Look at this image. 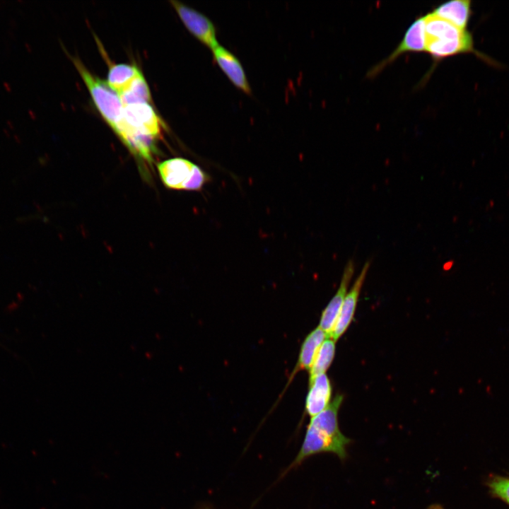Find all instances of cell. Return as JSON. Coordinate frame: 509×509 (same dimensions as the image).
Masks as SVG:
<instances>
[{
    "label": "cell",
    "mask_w": 509,
    "mask_h": 509,
    "mask_svg": "<svg viewBox=\"0 0 509 509\" xmlns=\"http://www.w3.org/2000/svg\"><path fill=\"white\" fill-rule=\"evenodd\" d=\"M343 399L344 396L337 394L324 411L311 418L301 447L283 474L320 453L334 454L341 461L346 459L351 440L341 433L338 423V412Z\"/></svg>",
    "instance_id": "1"
},
{
    "label": "cell",
    "mask_w": 509,
    "mask_h": 509,
    "mask_svg": "<svg viewBox=\"0 0 509 509\" xmlns=\"http://www.w3.org/2000/svg\"><path fill=\"white\" fill-rule=\"evenodd\" d=\"M71 60L86 83L98 110L115 131L122 119L124 109L119 95L107 82L90 73L79 59L71 57Z\"/></svg>",
    "instance_id": "2"
},
{
    "label": "cell",
    "mask_w": 509,
    "mask_h": 509,
    "mask_svg": "<svg viewBox=\"0 0 509 509\" xmlns=\"http://www.w3.org/2000/svg\"><path fill=\"white\" fill-rule=\"evenodd\" d=\"M160 179L166 188L199 191L210 176L200 167L183 158H173L157 164Z\"/></svg>",
    "instance_id": "3"
},
{
    "label": "cell",
    "mask_w": 509,
    "mask_h": 509,
    "mask_svg": "<svg viewBox=\"0 0 509 509\" xmlns=\"http://www.w3.org/2000/svg\"><path fill=\"white\" fill-rule=\"evenodd\" d=\"M163 122L148 103L124 106L121 121L114 131L120 138L127 133H137L159 139Z\"/></svg>",
    "instance_id": "4"
},
{
    "label": "cell",
    "mask_w": 509,
    "mask_h": 509,
    "mask_svg": "<svg viewBox=\"0 0 509 509\" xmlns=\"http://www.w3.org/2000/svg\"><path fill=\"white\" fill-rule=\"evenodd\" d=\"M426 52L425 16L418 17L407 28L402 40L392 52L368 72L373 78L400 55L407 52Z\"/></svg>",
    "instance_id": "5"
},
{
    "label": "cell",
    "mask_w": 509,
    "mask_h": 509,
    "mask_svg": "<svg viewBox=\"0 0 509 509\" xmlns=\"http://www.w3.org/2000/svg\"><path fill=\"white\" fill-rule=\"evenodd\" d=\"M170 3L185 27L197 39L211 50L219 45L215 26L206 16L180 1H171Z\"/></svg>",
    "instance_id": "6"
},
{
    "label": "cell",
    "mask_w": 509,
    "mask_h": 509,
    "mask_svg": "<svg viewBox=\"0 0 509 509\" xmlns=\"http://www.w3.org/2000/svg\"><path fill=\"white\" fill-rule=\"evenodd\" d=\"M426 52L435 62L444 58L464 53H473L481 59L486 61L488 59L485 55L474 49L472 35L468 30L457 37L426 40Z\"/></svg>",
    "instance_id": "7"
},
{
    "label": "cell",
    "mask_w": 509,
    "mask_h": 509,
    "mask_svg": "<svg viewBox=\"0 0 509 509\" xmlns=\"http://www.w3.org/2000/svg\"><path fill=\"white\" fill-rule=\"evenodd\" d=\"M354 271V262L350 259L345 265L340 286L337 293L322 311L319 327L326 334L327 338H330L335 327Z\"/></svg>",
    "instance_id": "8"
},
{
    "label": "cell",
    "mask_w": 509,
    "mask_h": 509,
    "mask_svg": "<svg viewBox=\"0 0 509 509\" xmlns=\"http://www.w3.org/2000/svg\"><path fill=\"white\" fill-rule=\"evenodd\" d=\"M370 266L369 261L365 263L351 290L345 296L339 317L330 337V339L335 341L344 334L353 318L361 290Z\"/></svg>",
    "instance_id": "9"
},
{
    "label": "cell",
    "mask_w": 509,
    "mask_h": 509,
    "mask_svg": "<svg viewBox=\"0 0 509 509\" xmlns=\"http://www.w3.org/2000/svg\"><path fill=\"white\" fill-rule=\"evenodd\" d=\"M212 52L215 62L233 84L245 93L251 94V88L238 59L221 45L213 49Z\"/></svg>",
    "instance_id": "10"
},
{
    "label": "cell",
    "mask_w": 509,
    "mask_h": 509,
    "mask_svg": "<svg viewBox=\"0 0 509 509\" xmlns=\"http://www.w3.org/2000/svg\"><path fill=\"white\" fill-rule=\"evenodd\" d=\"M332 385L325 373L309 380V390L305 399V409L311 418L324 411L330 404Z\"/></svg>",
    "instance_id": "11"
},
{
    "label": "cell",
    "mask_w": 509,
    "mask_h": 509,
    "mask_svg": "<svg viewBox=\"0 0 509 509\" xmlns=\"http://www.w3.org/2000/svg\"><path fill=\"white\" fill-rule=\"evenodd\" d=\"M431 13L460 29L467 30L472 13L471 1H447L435 7Z\"/></svg>",
    "instance_id": "12"
},
{
    "label": "cell",
    "mask_w": 509,
    "mask_h": 509,
    "mask_svg": "<svg viewBox=\"0 0 509 509\" xmlns=\"http://www.w3.org/2000/svg\"><path fill=\"white\" fill-rule=\"evenodd\" d=\"M327 339L326 334L319 327L310 332L304 339L294 373L298 370H310L321 344Z\"/></svg>",
    "instance_id": "13"
},
{
    "label": "cell",
    "mask_w": 509,
    "mask_h": 509,
    "mask_svg": "<svg viewBox=\"0 0 509 509\" xmlns=\"http://www.w3.org/2000/svg\"><path fill=\"white\" fill-rule=\"evenodd\" d=\"M141 74V71L135 65L112 64L108 71L107 83L119 95Z\"/></svg>",
    "instance_id": "14"
},
{
    "label": "cell",
    "mask_w": 509,
    "mask_h": 509,
    "mask_svg": "<svg viewBox=\"0 0 509 509\" xmlns=\"http://www.w3.org/2000/svg\"><path fill=\"white\" fill-rule=\"evenodd\" d=\"M119 96L124 106L139 103H149L151 95L148 86L143 76H137Z\"/></svg>",
    "instance_id": "15"
},
{
    "label": "cell",
    "mask_w": 509,
    "mask_h": 509,
    "mask_svg": "<svg viewBox=\"0 0 509 509\" xmlns=\"http://www.w3.org/2000/svg\"><path fill=\"white\" fill-rule=\"evenodd\" d=\"M335 354V341L327 338L321 344L312 365L309 370V380L325 373L330 366Z\"/></svg>",
    "instance_id": "16"
},
{
    "label": "cell",
    "mask_w": 509,
    "mask_h": 509,
    "mask_svg": "<svg viewBox=\"0 0 509 509\" xmlns=\"http://www.w3.org/2000/svg\"><path fill=\"white\" fill-rule=\"evenodd\" d=\"M487 485L494 496L509 504V476H493Z\"/></svg>",
    "instance_id": "17"
},
{
    "label": "cell",
    "mask_w": 509,
    "mask_h": 509,
    "mask_svg": "<svg viewBox=\"0 0 509 509\" xmlns=\"http://www.w3.org/2000/svg\"><path fill=\"white\" fill-rule=\"evenodd\" d=\"M426 509H445V508L440 504L433 503V504L430 505Z\"/></svg>",
    "instance_id": "18"
},
{
    "label": "cell",
    "mask_w": 509,
    "mask_h": 509,
    "mask_svg": "<svg viewBox=\"0 0 509 509\" xmlns=\"http://www.w3.org/2000/svg\"><path fill=\"white\" fill-rule=\"evenodd\" d=\"M199 509H212V508H210L209 506L206 505V506H202L201 508H200Z\"/></svg>",
    "instance_id": "19"
}]
</instances>
